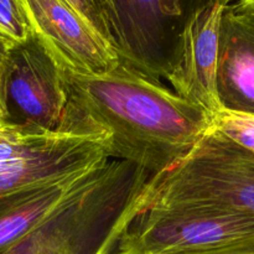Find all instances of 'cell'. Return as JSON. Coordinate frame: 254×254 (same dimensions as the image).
<instances>
[{
	"instance_id": "cell-1",
	"label": "cell",
	"mask_w": 254,
	"mask_h": 254,
	"mask_svg": "<svg viewBox=\"0 0 254 254\" xmlns=\"http://www.w3.org/2000/svg\"><path fill=\"white\" fill-rule=\"evenodd\" d=\"M64 87L60 130L104 136L109 158L151 178L185 158L212 128L211 114L123 62L101 74L64 69Z\"/></svg>"
},
{
	"instance_id": "cell-2",
	"label": "cell",
	"mask_w": 254,
	"mask_h": 254,
	"mask_svg": "<svg viewBox=\"0 0 254 254\" xmlns=\"http://www.w3.org/2000/svg\"><path fill=\"white\" fill-rule=\"evenodd\" d=\"M151 176L111 159L78 193L0 254H106L148 205Z\"/></svg>"
},
{
	"instance_id": "cell-3",
	"label": "cell",
	"mask_w": 254,
	"mask_h": 254,
	"mask_svg": "<svg viewBox=\"0 0 254 254\" xmlns=\"http://www.w3.org/2000/svg\"><path fill=\"white\" fill-rule=\"evenodd\" d=\"M165 203H207L254 215V153L211 128L185 158L150 178L148 206Z\"/></svg>"
},
{
	"instance_id": "cell-4",
	"label": "cell",
	"mask_w": 254,
	"mask_h": 254,
	"mask_svg": "<svg viewBox=\"0 0 254 254\" xmlns=\"http://www.w3.org/2000/svg\"><path fill=\"white\" fill-rule=\"evenodd\" d=\"M109 160L104 136L41 130L0 119V197L101 168Z\"/></svg>"
},
{
	"instance_id": "cell-5",
	"label": "cell",
	"mask_w": 254,
	"mask_h": 254,
	"mask_svg": "<svg viewBox=\"0 0 254 254\" xmlns=\"http://www.w3.org/2000/svg\"><path fill=\"white\" fill-rule=\"evenodd\" d=\"M254 233V215L207 203L148 206L118 247L131 254H164L208 247Z\"/></svg>"
},
{
	"instance_id": "cell-6",
	"label": "cell",
	"mask_w": 254,
	"mask_h": 254,
	"mask_svg": "<svg viewBox=\"0 0 254 254\" xmlns=\"http://www.w3.org/2000/svg\"><path fill=\"white\" fill-rule=\"evenodd\" d=\"M188 12L183 0H113L108 26L121 62L165 78Z\"/></svg>"
},
{
	"instance_id": "cell-7",
	"label": "cell",
	"mask_w": 254,
	"mask_h": 254,
	"mask_svg": "<svg viewBox=\"0 0 254 254\" xmlns=\"http://www.w3.org/2000/svg\"><path fill=\"white\" fill-rule=\"evenodd\" d=\"M236 0H203L186 15L165 79L185 101L211 116L221 111L217 94L220 30L226 6Z\"/></svg>"
},
{
	"instance_id": "cell-8",
	"label": "cell",
	"mask_w": 254,
	"mask_h": 254,
	"mask_svg": "<svg viewBox=\"0 0 254 254\" xmlns=\"http://www.w3.org/2000/svg\"><path fill=\"white\" fill-rule=\"evenodd\" d=\"M5 94L6 119L30 128L61 131L67 104L64 68L34 36L11 50Z\"/></svg>"
},
{
	"instance_id": "cell-9",
	"label": "cell",
	"mask_w": 254,
	"mask_h": 254,
	"mask_svg": "<svg viewBox=\"0 0 254 254\" xmlns=\"http://www.w3.org/2000/svg\"><path fill=\"white\" fill-rule=\"evenodd\" d=\"M31 34L69 72L101 74L119 64L116 49L64 0H17Z\"/></svg>"
},
{
	"instance_id": "cell-10",
	"label": "cell",
	"mask_w": 254,
	"mask_h": 254,
	"mask_svg": "<svg viewBox=\"0 0 254 254\" xmlns=\"http://www.w3.org/2000/svg\"><path fill=\"white\" fill-rule=\"evenodd\" d=\"M217 94L225 111L254 116V14L235 4L221 21Z\"/></svg>"
},
{
	"instance_id": "cell-11",
	"label": "cell",
	"mask_w": 254,
	"mask_h": 254,
	"mask_svg": "<svg viewBox=\"0 0 254 254\" xmlns=\"http://www.w3.org/2000/svg\"><path fill=\"white\" fill-rule=\"evenodd\" d=\"M104 165L0 197V253L78 193Z\"/></svg>"
},
{
	"instance_id": "cell-12",
	"label": "cell",
	"mask_w": 254,
	"mask_h": 254,
	"mask_svg": "<svg viewBox=\"0 0 254 254\" xmlns=\"http://www.w3.org/2000/svg\"><path fill=\"white\" fill-rule=\"evenodd\" d=\"M212 128L238 145L254 153V116L221 109L212 118Z\"/></svg>"
},
{
	"instance_id": "cell-13",
	"label": "cell",
	"mask_w": 254,
	"mask_h": 254,
	"mask_svg": "<svg viewBox=\"0 0 254 254\" xmlns=\"http://www.w3.org/2000/svg\"><path fill=\"white\" fill-rule=\"evenodd\" d=\"M0 30L14 45L24 44L32 37L17 0H0Z\"/></svg>"
},
{
	"instance_id": "cell-14",
	"label": "cell",
	"mask_w": 254,
	"mask_h": 254,
	"mask_svg": "<svg viewBox=\"0 0 254 254\" xmlns=\"http://www.w3.org/2000/svg\"><path fill=\"white\" fill-rule=\"evenodd\" d=\"M64 1L71 5L94 30H97L112 45L108 25H107L103 11L99 6L98 0H64Z\"/></svg>"
},
{
	"instance_id": "cell-15",
	"label": "cell",
	"mask_w": 254,
	"mask_h": 254,
	"mask_svg": "<svg viewBox=\"0 0 254 254\" xmlns=\"http://www.w3.org/2000/svg\"><path fill=\"white\" fill-rule=\"evenodd\" d=\"M164 254H254V233L208 247Z\"/></svg>"
},
{
	"instance_id": "cell-16",
	"label": "cell",
	"mask_w": 254,
	"mask_h": 254,
	"mask_svg": "<svg viewBox=\"0 0 254 254\" xmlns=\"http://www.w3.org/2000/svg\"><path fill=\"white\" fill-rule=\"evenodd\" d=\"M16 45L12 44L0 30V119H6V94H5V81H6L7 64H9L11 50Z\"/></svg>"
},
{
	"instance_id": "cell-17",
	"label": "cell",
	"mask_w": 254,
	"mask_h": 254,
	"mask_svg": "<svg viewBox=\"0 0 254 254\" xmlns=\"http://www.w3.org/2000/svg\"><path fill=\"white\" fill-rule=\"evenodd\" d=\"M236 7L245 12L254 14V0H236Z\"/></svg>"
},
{
	"instance_id": "cell-18",
	"label": "cell",
	"mask_w": 254,
	"mask_h": 254,
	"mask_svg": "<svg viewBox=\"0 0 254 254\" xmlns=\"http://www.w3.org/2000/svg\"><path fill=\"white\" fill-rule=\"evenodd\" d=\"M106 254H131V253L128 252V251H126V250H122V248H119L118 246H117L113 251H111V252H108Z\"/></svg>"
}]
</instances>
